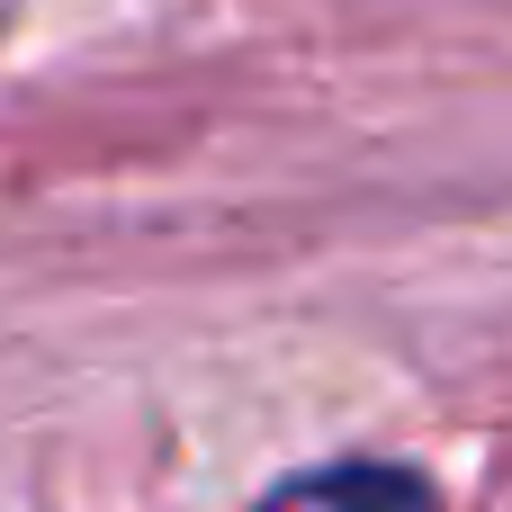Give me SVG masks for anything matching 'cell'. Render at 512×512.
<instances>
[{
  "label": "cell",
  "mask_w": 512,
  "mask_h": 512,
  "mask_svg": "<svg viewBox=\"0 0 512 512\" xmlns=\"http://www.w3.org/2000/svg\"><path fill=\"white\" fill-rule=\"evenodd\" d=\"M252 512H441V486L405 459H315L279 477Z\"/></svg>",
  "instance_id": "obj_1"
},
{
  "label": "cell",
  "mask_w": 512,
  "mask_h": 512,
  "mask_svg": "<svg viewBox=\"0 0 512 512\" xmlns=\"http://www.w3.org/2000/svg\"><path fill=\"white\" fill-rule=\"evenodd\" d=\"M9 27H18V0H0V36H9Z\"/></svg>",
  "instance_id": "obj_2"
}]
</instances>
